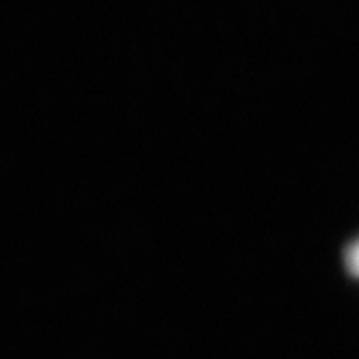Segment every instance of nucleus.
Instances as JSON below:
<instances>
[{
    "mask_svg": "<svg viewBox=\"0 0 359 359\" xmlns=\"http://www.w3.org/2000/svg\"><path fill=\"white\" fill-rule=\"evenodd\" d=\"M348 266H351V271L359 277V243L353 245L351 251H348Z\"/></svg>",
    "mask_w": 359,
    "mask_h": 359,
    "instance_id": "nucleus-1",
    "label": "nucleus"
}]
</instances>
